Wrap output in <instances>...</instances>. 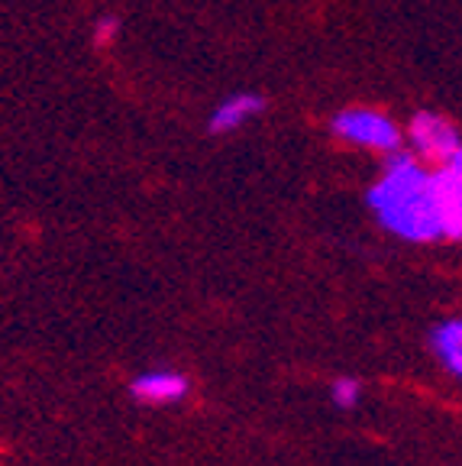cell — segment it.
<instances>
[{"mask_svg":"<svg viewBox=\"0 0 462 466\" xmlns=\"http://www.w3.org/2000/svg\"><path fill=\"white\" fill-rule=\"evenodd\" d=\"M368 211L388 233L407 243L443 240L440 204H437L434 172H427L417 156L397 149L385 156L378 182L366 195Z\"/></svg>","mask_w":462,"mask_h":466,"instance_id":"cell-1","label":"cell"},{"mask_svg":"<svg viewBox=\"0 0 462 466\" xmlns=\"http://www.w3.org/2000/svg\"><path fill=\"white\" fill-rule=\"evenodd\" d=\"M333 137L346 139V143L359 146V149H372V153H397L401 149V130L388 114L372 107H346L333 116L330 124Z\"/></svg>","mask_w":462,"mask_h":466,"instance_id":"cell-2","label":"cell"},{"mask_svg":"<svg viewBox=\"0 0 462 466\" xmlns=\"http://www.w3.org/2000/svg\"><path fill=\"white\" fill-rule=\"evenodd\" d=\"M407 139H411V149L420 162H447L462 146L459 127L434 110H420L411 116Z\"/></svg>","mask_w":462,"mask_h":466,"instance_id":"cell-3","label":"cell"},{"mask_svg":"<svg viewBox=\"0 0 462 466\" xmlns=\"http://www.w3.org/2000/svg\"><path fill=\"white\" fill-rule=\"evenodd\" d=\"M266 110V97L253 95V91H239V95H230L210 110L207 116V130L214 137H224V133L239 130L243 124H249L253 116H259Z\"/></svg>","mask_w":462,"mask_h":466,"instance_id":"cell-4","label":"cell"},{"mask_svg":"<svg viewBox=\"0 0 462 466\" xmlns=\"http://www.w3.org/2000/svg\"><path fill=\"white\" fill-rule=\"evenodd\" d=\"M437 204H440V224L447 240H462V172L437 168L434 172Z\"/></svg>","mask_w":462,"mask_h":466,"instance_id":"cell-5","label":"cell"},{"mask_svg":"<svg viewBox=\"0 0 462 466\" xmlns=\"http://www.w3.org/2000/svg\"><path fill=\"white\" fill-rule=\"evenodd\" d=\"M130 392H133V399L146 401V405H168V401L185 399V392H188V379L172 370H149V372H139V376L133 379Z\"/></svg>","mask_w":462,"mask_h":466,"instance_id":"cell-6","label":"cell"},{"mask_svg":"<svg viewBox=\"0 0 462 466\" xmlns=\"http://www.w3.org/2000/svg\"><path fill=\"white\" fill-rule=\"evenodd\" d=\"M430 350L434 357L449 370L456 379H462V318H449L430 330Z\"/></svg>","mask_w":462,"mask_h":466,"instance_id":"cell-7","label":"cell"},{"mask_svg":"<svg viewBox=\"0 0 462 466\" xmlns=\"http://www.w3.org/2000/svg\"><path fill=\"white\" fill-rule=\"evenodd\" d=\"M330 401L336 408H343V411H349V408H356L362 401V386H359V379L353 376H340V379H333V386H330Z\"/></svg>","mask_w":462,"mask_h":466,"instance_id":"cell-8","label":"cell"},{"mask_svg":"<svg viewBox=\"0 0 462 466\" xmlns=\"http://www.w3.org/2000/svg\"><path fill=\"white\" fill-rule=\"evenodd\" d=\"M116 36H120V20H116V16H101V20L95 23V43L97 46H110Z\"/></svg>","mask_w":462,"mask_h":466,"instance_id":"cell-9","label":"cell"},{"mask_svg":"<svg viewBox=\"0 0 462 466\" xmlns=\"http://www.w3.org/2000/svg\"><path fill=\"white\" fill-rule=\"evenodd\" d=\"M443 166H447V168H453V172H462V146H459V149H456L453 156H449L447 162H443Z\"/></svg>","mask_w":462,"mask_h":466,"instance_id":"cell-10","label":"cell"}]
</instances>
